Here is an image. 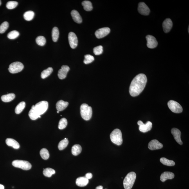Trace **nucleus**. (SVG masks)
<instances>
[{
  "instance_id": "f257e3e1",
  "label": "nucleus",
  "mask_w": 189,
  "mask_h": 189,
  "mask_svg": "<svg viewBox=\"0 0 189 189\" xmlns=\"http://www.w3.org/2000/svg\"><path fill=\"white\" fill-rule=\"evenodd\" d=\"M147 82V76L140 74L135 77L132 81L129 88V93L132 97L139 95L143 91Z\"/></svg>"
},
{
  "instance_id": "f03ea898",
  "label": "nucleus",
  "mask_w": 189,
  "mask_h": 189,
  "mask_svg": "<svg viewBox=\"0 0 189 189\" xmlns=\"http://www.w3.org/2000/svg\"><path fill=\"white\" fill-rule=\"evenodd\" d=\"M48 107V103L47 101H41L31 107L28 115L31 120H37L41 118V115L46 111Z\"/></svg>"
},
{
  "instance_id": "7ed1b4c3",
  "label": "nucleus",
  "mask_w": 189,
  "mask_h": 189,
  "mask_svg": "<svg viewBox=\"0 0 189 189\" xmlns=\"http://www.w3.org/2000/svg\"><path fill=\"white\" fill-rule=\"evenodd\" d=\"M136 177V174L134 172L128 173L123 181V185L125 189H131Z\"/></svg>"
},
{
  "instance_id": "20e7f679",
  "label": "nucleus",
  "mask_w": 189,
  "mask_h": 189,
  "mask_svg": "<svg viewBox=\"0 0 189 189\" xmlns=\"http://www.w3.org/2000/svg\"><path fill=\"white\" fill-rule=\"evenodd\" d=\"M80 113L84 120L85 121L89 120L92 115V108L87 104L84 103L81 106Z\"/></svg>"
},
{
  "instance_id": "39448f33",
  "label": "nucleus",
  "mask_w": 189,
  "mask_h": 189,
  "mask_svg": "<svg viewBox=\"0 0 189 189\" xmlns=\"http://www.w3.org/2000/svg\"><path fill=\"white\" fill-rule=\"evenodd\" d=\"M110 138L112 143L118 145H120L123 143L122 133L120 129H114L110 135Z\"/></svg>"
},
{
  "instance_id": "423d86ee",
  "label": "nucleus",
  "mask_w": 189,
  "mask_h": 189,
  "mask_svg": "<svg viewBox=\"0 0 189 189\" xmlns=\"http://www.w3.org/2000/svg\"><path fill=\"white\" fill-rule=\"evenodd\" d=\"M12 165L15 167L21 168L24 170H28L31 167V164L29 162L22 160H15L12 163Z\"/></svg>"
},
{
  "instance_id": "0eeeda50",
  "label": "nucleus",
  "mask_w": 189,
  "mask_h": 189,
  "mask_svg": "<svg viewBox=\"0 0 189 189\" xmlns=\"http://www.w3.org/2000/svg\"><path fill=\"white\" fill-rule=\"evenodd\" d=\"M24 68V65L22 63L19 62H15L10 65L8 69L10 73L15 74L22 71Z\"/></svg>"
},
{
  "instance_id": "6e6552de",
  "label": "nucleus",
  "mask_w": 189,
  "mask_h": 189,
  "mask_svg": "<svg viewBox=\"0 0 189 189\" xmlns=\"http://www.w3.org/2000/svg\"><path fill=\"white\" fill-rule=\"evenodd\" d=\"M168 106L172 112L175 113H181L183 111V108L178 102L173 100H170L168 102Z\"/></svg>"
},
{
  "instance_id": "1a4fd4ad",
  "label": "nucleus",
  "mask_w": 189,
  "mask_h": 189,
  "mask_svg": "<svg viewBox=\"0 0 189 189\" xmlns=\"http://www.w3.org/2000/svg\"><path fill=\"white\" fill-rule=\"evenodd\" d=\"M139 125V130L140 131L144 133L150 131L152 128V123L150 121H148L144 124L142 121H139L137 123Z\"/></svg>"
},
{
  "instance_id": "9d476101",
  "label": "nucleus",
  "mask_w": 189,
  "mask_h": 189,
  "mask_svg": "<svg viewBox=\"0 0 189 189\" xmlns=\"http://www.w3.org/2000/svg\"><path fill=\"white\" fill-rule=\"evenodd\" d=\"M68 40L70 46L71 48L74 49L76 48L78 45V39L75 33L70 32L68 35Z\"/></svg>"
},
{
  "instance_id": "9b49d317",
  "label": "nucleus",
  "mask_w": 189,
  "mask_h": 189,
  "mask_svg": "<svg viewBox=\"0 0 189 189\" xmlns=\"http://www.w3.org/2000/svg\"><path fill=\"white\" fill-rule=\"evenodd\" d=\"M110 31V28L107 27L101 28L96 31L95 35L97 38L100 39L108 35Z\"/></svg>"
},
{
  "instance_id": "f8f14e48",
  "label": "nucleus",
  "mask_w": 189,
  "mask_h": 189,
  "mask_svg": "<svg viewBox=\"0 0 189 189\" xmlns=\"http://www.w3.org/2000/svg\"><path fill=\"white\" fill-rule=\"evenodd\" d=\"M146 38L147 40V46L148 48L153 49L157 47L158 43L154 37L148 35L147 36Z\"/></svg>"
},
{
  "instance_id": "ddd939ff",
  "label": "nucleus",
  "mask_w": 189,
  "mask_h": 189,
  "mask_svg": "<svg viewBox=\"0 0 189 189\" xmlns=\"http://www.w3.org/2000/svg\"><path fill=\"white\" fill-rule=\"evenodd\" d=\"M138 10L140 14L144 15H148L150 12V8L144 2H141L138 4Z\"/></svg>"
},
{
  "instance_id": "4468645a",
  "label": "nucleus",
  "mask_w": 189,
  "mask_h": 189,
  "mask_svg": "<svg viewBox=\"0 0 189 189\" xmlns=\"http://www.w3.org/2000/svg\"><path fill=\"white\" fill-rule=\"evenodd\" d=\"M163 147L162 144L156 139H154L151 141L148 144V148L151 150L161 149Z\"/></svg>"
},
{
  "instance_id": "2eb2a0df",
  "label": "nucleus",
  "mask_w": 189,
  "mask_h": 189,
  "mask_svg": "<svg viewBox=\"0 0 189 189\" xmlns=\"http://www.w3.org/2000/svg\"><path fill=\"white\" fill-rule=\"evenodd\" d=\"M70 68L68 66L63 65L58 71V76L61 80L64 79L66 77L67 73L69 71Z\"/></svg>"
},
{
  "instance_id": "dca6fc26",
  "label": "nucleus",
  "mask_w": 189,
  "mask_h": 189,
  "mask_svg": "<svg viewBox=\"0 0 189 189\" xmlns=\"http://www.w3.org/2000/svg\"><path fill=\"white\" fill-rule=\"evenodd\" d=\"M171 132L172 134L177 142L180 145L183 144V143L181 139V131L177 128H173L172 129Z\"/></svg>"
},
{
  "instance_id": "f3484780",
  "label": "nucleus",
  "mask_w": 189,
  "mask_h": 189,
  "mask_svg": "<svg viewBox=\"0 0 189 189\" xmlns=\"http://www.w3.org/2000/svg\"><path fill=\"white\" fill-rule=\"evenodd\" d=\"M173 26V22L170 18H167L164 21L163 23V30L165 33H167L170 31Z\"/></svg>"
},
{
  "instance_id": "a211bd4d",
  "label": "nucleus",
  "mask_w": 189,
  "mask_h": 189,
  "mask_svg": "<svg viewBox=\"0 0 189 189\" xmlns=\"http://www.w3.org/2000/svg\"><path fill=\"white\" fill-rule=\"evenodd\" d=\"M174 177V173L170 172H165L162 173L161 180L162 182H165L168 179H172Z\"/></svg>"
},
{
  "instance_id": "6ab92c4d",
  "label": "nucleus",
  "mask_w": 189,
  "mask_h": 189,
  "mask_svg": "<svg viewBox=\"0 0 189 189\" xmlns=\"http://www.w3.org/2000/svg\"><path fill=\"white\" fill-rule=\"evenodd\" d=\"M89 183V180L85 177H80L76 179V183L77 186L83 187L87 185Z\"/></svg>"
},
{
  "instance_id": "aec40b11",
  "label": "nucleus",
  "mask_w": 189,
  "mask_h": 189,
  "mask_svg": "<svg viewBox=\"0 0 189 189\" xmlns=\"http://www.w3.org/2000/svg\"><path fill=\"white\" fill-rule=\"evenodd\" d=\"M71 14L74 22L78 24H80L82 22V18L78 11L76 10L71 11Z\"/></svg>"
},
{
  "instance_id": "412c9836",
  "label": "nucleus",
  "mask_w": 189,
  "mask_h": 189,
  "mask_svg": "<svg viewBox=\"0 0 189 189\" xmlns=\"http://www.w3.org/2000/svg\"><path fill=\"white\" fill-rule=\"evenodd\" d=\"M6 143L8 146L12 147L15 149H19L20 148V145L19 143L13 139H6Z\"/></svg>"
},
{
  "instance_id": "4be33fe9",
  "label": "nucleus",
  "mask_w": 189,
  "mask_h": 189,
  "mask_svg": "<svg viewBox=\"0 0 189 189\" xmlns=\"http://www.w3.org/2000/svg\"><path fill=\"white\" fill-rule=\"evenodd\" d=\"M68 102L61 100L58 101L56 104V108L58 111H62L68 107Z\"/></svg>"
},
{
  "instance_id": "5701e85b",
  "label": "nucleus",
  "mask_w": 189,
  "mask_h": 189,
  "mask_svg": "<svg viewBox=\"0 0 189 189\" xmlns=\"http://www.w3.org/2000/svg\"><path fill=\"white\" fill-rule=\"evenodd\" d=\"M15 97L14 94L10 93L2 96L1 99L4 102H8L14 100Z\"/></svg>"
},
{
  "instance_id": "b1692460",
  "label": "nucleus",
  "mask_w": 189,
  "mask_h": 189,
  "mask_svg": "<svg viewBox=\"0 0 189 189\" xmlns=\"http://www.w3.org/2000/svg\"><path fill=\"white\" fill-rule=\"evenodd\" d=\"M82 147L78 144L74 145L71 148V153L74 156H78L82 151Z\"/></svg>"
},
{
  "instance_id": "393cba45",
  "label": "nucleus",
  "mask_w": 189,
  "mask_h": 189,
  "mask_svg": "<svg viewBox=\"0 0 189 189\" xmlns=\"http://www.w3.org/2000/svg\"><path fill=\"white\" fill-rule=\"evenodd\" d=\"M59 35V31L58 28L57 27H54L52 31V38L54 42H56L58 41Z\"/></svg>"
},
{
  "instance_id": "a878e982",
  "label": "nucleus",
  "mask_w": 189,
  "mask_h": 189,
  "mask_svg": "<svg viewBox=\"0 0 189 189\" xmlns=\"http://www.w3.org/2000/svg\"><path fill=\"white\" fill-rule=\"evenodd\" d=\"M35 16V13L33 11H29L25 13L24 17L27 21H30L32 20Z\"/></svg>"
},
{
  "instance_id": "bb28decb",
  "label": "nucleus",
  "mask_w": 189,
  "mask_h": 189,
  "mask_svg": "<svg viewBox=\"0 0 189 189\" xmlns=\"http://www.w3.org/2000/svg\"><path fill=\"white\" fill-rule=\"evenodd\" d=\"M26 104L24 102H20L15 107V113L17 114H19L23 111L25 107Z\"/></svg>"
},
{
  "instance_id": "cd10ccee",
  "label": "nucleus",
  "mask_w": 189,
  "mask_h": 189,
  "mask_svg": "<svg viewBox=\"0 0 189 189\" xmlns=\"http://www.w3.org/2000/svg\"><path fill=\"white\" fill-rule=\"evenodd\" d=\"M69 141L68 139L65 138L64 139L61 141L58 144V148L60 150H62L66 148L68 145Z\"/></svg>"
},
{
  "instance_id": "c85d7f7f",
  "label": "nucleus",
  "mask_w": 189,
  "mask_h": 189,
  "mask_svg": "<svg viewBox=\"0 0 189 189\" xmlns=\"http://www.w3.org/2000/svg\"><path fill=\"white\" fill-rule=\"evenodd\" d=\"M85 10L87 11H91L93 9V6L91 2L88 1H83L82 3Z\"/></svg>"
},
{
  "instance_id": "c756f323",
  "label": "nucleus",
  "mask_w": 189,
  "mask_h": 189,
  "mask_svg": "<svg viewBox=\"0 0 189 189\" xmlns=\"http://www.w3.org/2000/svg\"><path fill=\"white\" fill-rule=\"evenodd\" d=\"M53 71V69L51 67H49L48 68L43 71L41 73V78L43 79L45 78L50 75Z\"/></svg>"
},
{
  "instance_id": "7c9ffc66",
  "label": "nucleus",
  "mask_w": 189,
  "mask_h": 189,
  "mask_svg": "<svg viewBox=\"0 0 189 189\" xmlns=\"http://www.w3.org/2000/svg\"><path fill=\"white\" fill-rule=\"evenodd\" d=\"M55 171L52 168H47L44 169L43 174L45 176L48 177H51L53 174H55Z\"/></svg>"
},
{
  "instance_id": "2f4dec72",
  "label": "nucleus",
  "mask_w": 189,
  "mask_h": 189,
  "mask_svg": "<svg viewBox=\"0 0 189 189\" xmlns=\"http://www.w3.org/2000/svg\"><path fill=\"white\" fill-rule=\"evenodd\" d=\"M160 161L161 163L164 165L168 166H173L175 165L174 161L169 160L165 158H161L160 159Z\"/></svg>"
},
{
  "instance_id": "473e14b6",
  "label": "nucleus",
  "mask_w": 189,
  "mask_h": 189,
  "mask_svg": "<svg viewBox=\"0 0 189 189\" xmlns=\"http://www.w3.org/2000/svg\"><path fill=\"white\" fill-rule=\"evenodd\" d=\"M40 155L42 158L44 160L48 159L49 157L48 150L45 148H42L40 150Z\"/></svg>"
},
{
  "instance_id": "72a5a7b5",
  "label": "nucleus",
  "mask_w": 189,
  "mask_h": 189,
  "mask_svg": "<svg viewBox=\"0 0 189 189\" xmlns=\"http://www.w3.org/2000/svg\"><path fill=\"white\" fill-rule=\"evenodd\" d=\"M36 42L37 44L40 46H44L46 43L45 38L42 36H39L36 39Z\"/></svg>"
},
{
  "instance_id": "f704fd0d",
  "label": "nucleus",
  "mask_w": 189,
  "mask_h": 189,
  "mask_svg": "<svg viewBox=\"0 0 189 189\" xmlns=\"http://www.w3.org/2000/svg\"><path fill=\"white\" fill-rule=\"evenodd\" d=\"M67 121L65 118H62L60 120L58 123V128L60 130H62L66 128L67 125Z\"/></svg>"
},
{
  "instance_id": "c9c22d12",
  "label": "nucleus",
  "mask_w": 189,
  "mask_h": 189,
  "mask_svg": "<svg viewBox=\"0 0 189 189\" xmlns=\"http://www.w3.org/2000/svg\"><path fill=\"white\" fill-rule=\"evenodd\" d=\"M19 35L18 31H10L8 34L7 37L9 39H16Z\"/></svg>"
},
{
  "instance_id": "e433bc0d",
  "label": "nucleus",
  "mask_w": 189,
  "mask_h": 189,
  "mask_svg": "<svg viewBox=\"0 0 189 189\" xmlns=\"http://www.w3.org/2000/svg\"><path fill=\"white\" fill-rule=\"evenodd\" d=\"M18 5V3L15 1L8 2L6 4V6L8 9L11 10L15 8Z\"/></svg>"
},
{
  "instance_id": "4c0bfd02",
  "label": "nucleus",
  "mask_w": 189,
  "mask_h": 189,
  "mask_svg": "<svg viewBox=\"0 0 189 189\" xmlns=\"http://www.w3.org/2000/svg\"><path fill=\"white\" fill-rule=\"evenodd\" d=\"M94 60L93 56L89 55H87L85 56L84 63L85 64H88L93 62Z\"/></svg>"
},
{
  "instance_id": "58836bf2",
  "label": "nucleus",
  "mask_w": 189,
  "mask_h": 189,
  "mask_svg": "<svg viewBox=\"0 0 189 189\" xmlns=\"http://www.w3.org/2000/svg\"><path fill=\"white\" fill-rule=\"evenodd\" d=\"M9 24L8 22H5L2 23L0 26V33H3L5 32L8 28Z\"/></svg>"
},
{
  "instance_id": "ea45409f",
  "label": "nucleus",
  "mask_w": 189,
  "mask_h": 189,
  "mask_svg": "<svg viewBox=\"0 0 189 189\" xmlns=\"http://www.w3.org/2000/svg\"><path fill=\"white\" fill-rule=\"evenodd\" d=\"M94 53L96 55H100L103 52V47L102 46H96L93 49Z\"/></svg>"
},
{
  "instance_id": "a19ab883",
  "label": "nucleus",
  "mask_w": 189,
  "mask_h": 189,
  "mask_svg": "<svg viewBox=\"0 0 189 189\" xmlns=\"http://www.w3.org/2000/svg\"><path fill=\"white\" fill-rule=\"evenodd\" d=\"M85 177H86L87 179L89 180L92 178V177H93V175H92V173H87L85 174Z\"/></svg>"
},
{
  "instance_id": "79ce46f5",
  "label": "nucleus",
  "mask_w": 189,
  "mask_h": 189,
  "mask_svg": "<svg viewBox=\"0 0 189 189\" xmlns=\"http://www.w3.org/2000/svg\"><path fill=\"white\" fill-rule=\"evenodd\" d=\"M103 187L102 186H99L98 187H97L96 189H103Z\"/></svg>"
},
{
  "instance_id": "37998d69",
  "label": "nucleus",
  "mask_w": 189,
  "mask_h": 189,
  "mask_svg": "<svg viewBox=\"0 0 189 189\" xmlns=\"http://www.w3.org/2000/svg\"><path fill=\"white\" fill-rule=\"evenodd\" d=\"M0 189H4V187L2 184H0Z\"/></svg>"
},
{
  "instance_id": "c03bdc74",
  "label": "nucleus",
  "mask_w": 189,
  "mask_h": 189,
  "mask_svg": "<svg viewBox=\"0 0 189 189\" xmlns=\"http://www.w3.org/2000/svg\"><path fill=\"white\" fill-rule=\"evenodd\" d=\"M1 4H2L1 1H0V6L1 5Z\"/></svg>"
},
{
  "instance_id": "a18cd8bd",
  "label": "nucleus",
  "mask_w": 189,
  "mask_h": 189,
  "mask_svg": "<svg viewBox=\"0 0 189 189\" xmlns=\"http://www.w3.org/2000/svg\"><path fill=\"white\" fill-rule=\"evenodd\" d=\"M59 112H60V111H58H58H57V112L58 113H59Z\"/></svg>"
},
{
  "instance_id": "49530a36",
  "label": "nucleus",
  "mask_w": 189,
  "mask_h": 189,
  "mask_svg": "<svg viewBox=\"0 0 189 189\" xmlns=\"http://www.w3.org/2000/svg\"><path fill=\"white\" fill-rule=\"evenodd\" d=\"M188 33L189 32V27H188Z\"/></svg>"
}]
</instances>
